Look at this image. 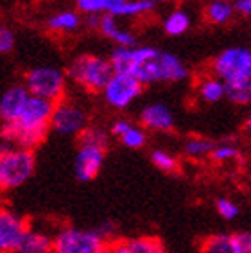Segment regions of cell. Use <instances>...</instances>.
<instances>
[{
	"instance_id": "obj_1",
	"label": "cell",
	"mask_w": 251,
	"mask_h": 253,
	"mask_svg": "<svg viewBox=\"0 0 251 253\" xmlns=\"http://www.w3.org/2000/svg\"><path fill=\"white\" fill-rule=\"evenodd\" d=\"M54 112V102L31 95L25 102L18 119L9 124L0 126V136L13 147L33 151L45 140L50 129V117Z\"/></svg>"
},
{
	"instance_id": "obj_2",
	"label": "cell",
	"mask_w": 251,
	"mask_h": 253,
	"mask_svg": "<svg viewBox=\"0 0 251 253\" xmlns=\"http://www.w3.org/2000/svg\"><path fill=\"white\" fill-rule=\"evenodd\" d=\"M79 138V149L74 162V172L79 181L95 180L102 169L108 149V133L101 127L88 126Z\"/></svg>"
},
{
	"instance_id": "obj_3",
	"label": "cell",
	"mask_w": 251,
	"mask_h": 253,
	"mask_svg": "<svg viewBox=\"0 0 251 253\" xmlns=\"http://www.w3.org/2000/svg\"><path fill=\"white\" fill-rule=\"evenodd\" d=\"M67 79L74 81L86 92L101 93L102 88L106 86L110 78L113 76V70L110 67V61L97 54H79L74 58L67 68Z\"/></svg>"
},
{
	"instance_id": "obj_4",
	"label": "cell",
	"mask_w": 251,
	"mask_h": 253,
	"mask_svg": "<svg viewBox=\"0 0 251 253\" xmlns=\"http://www.w3.org/2000/svg\"><path fill=\"white\" fill-rule=\"evenodd\" d=\"M108 241L97 230L63 226L52 237L50 253H106Z\"/></svg>"
},
{
	"instance_id": "obj_5",
	"label": "cell",
	"mask_w": 251,
	"mask_h": 253,
	"mask_svg": "<svg viewBox=\"0 0 251 253\" xmlns=\"http://www.w3.org/2000/svg\"><path fill=\"white\" fill-rule=\"evenodd\" d=\"M67 74L58 67H34L25 74V90L33 97L45 99L50 102H59L65 99L67 92Z\"/></svg>"
},
{
	"instance_id": "obj_6",
	"label": "cell",
	"mask_w": 251,
	"mask_h": 253,
	"mask_svg": "<svg viewBox=\"0 0 251 253\" xmlns=\"http://www.w3.org/2000/svg\"><path fill=\"white\" fill-rule=\"evenodd\" d=\"M36 169V156L33 151L11 147L0 156V192L15 190L33 178Z\"/></svg>"
},
{
	"instance_id": "obj_7",
	"label": "cell",
	"mask_w": 251,
	"mask_h": 253,
	"mask_svg": "<svg viewBox=\"0 0 251 253\" xmlns=\"http://www.w3.org/2000/svg\"><path fill=\"white\" fill-rule=\"evenodd\" d=\"M213 76L222 83L251 81V52L246 47H230L215 56L212 63Z\"/></svg>"
},
{
	"instance_id": "obj_8",
	"label": "cell",
	"mask_w": 251,
	"mask_h": 253,
	"mask_svg": "<svg viewBox=\"0 0 251 253\" xmlns=\"http://www.w3.org/2000/svg\"><path fill=\"white\" fill-rule=\"evenodd\" d=\"M88 127L86 110L76 101L61 99L54 104L50 129L63 136H79Z\"/></svg>"
},
{
	"instance_id": "obj_9",
	"label": "cell",
	"mask_w": 251,
	"mask_h": 253,
	"mask_svg": "<svg viewBox=\"0 0 251 253\" xmlns=\"http://www.w3.org/2000/svg\"><path fill=\"white\" fill-rule=\"evenodd\" d=\"M142 83L129 74H113L106 86L102 88V97L113 110H126L142 95Z\"/></svg>"
},
{
	"instance_id": "obj_10",
	"label": "cell",
	"mask_w": 251,
	"mask_h": 253,
	"mask_svg": "<svg viewBox=\"0 0 251 253\" xmlns=\"http://www.w3.org/2000/svg\"><path fill=\"white\" fill-rule=\"evenodd\" d=\"M27 230L29 224L18 212L0 205V253L18 252Z\"/></svg>"
},
{
	"instance_id": "obj_11",
	"label": "cell",
	"mask_w": 251,
	"mask_h": 253,
	"mask_svg": "<svg viewBox=\"0 0 251 253\" xmlns=\"http://www.w3.org/2000/svg\"><path fill=\"white\" fill-rule=\"evenodd\" d=\"M174 113L167 104L164 102H151L145 104L140 112V124L142 129H149V131L165 133L170 131L174 127Z\"/></svg>"
},
{
	"instance_id": "obj_12",
	"label": "cell",
	"mask_w": 251,
	"mask_h": 253,
	"mask_svg": "<svg viewBox=\"0 0 251 253\" xmlns=\"http://www.w3.org/2000/svg\"><path fill=\"white\" fill-rule=\"evenodd\" d=\"M29 97L31 95L25 90L24 84H13V86L7 88L0 95V122L2 124L15 122Z\"/></svg>"
},
{
	"instance_id": "obj_13",
	"label": "cell",
	"mask_w": 251,
	"mask_h": 253,
	"mask_svg": "<svg viewBox=\"0 0 251 253\" xmlns=\"http://www.w3.org/2000/svg\"><path fill=\"white\" fill-rule=\"evenodd\" d=\"M111 135L121 138V142L129 149H140L145 146L147 142V135L145 129H142L140 126H136L133 122H129L127 119H117L111 124Z\"/></svg>"
},
{
	"instance_id": "obj_14",
	"label": "cell",
	"mask_w": 251,
	"mask_h": 253,
	"mask_svg": "<svg viewBox=\"0 0 251 253\" xmlns=\"http://www.w3.org/2000/svg\"><path fill=\"white\" fill-rule=\"evenodd\" d=\"M97 31H99L102 36H106L108 40H111L113 43H117V47H136V38L129 31L122 29L121 25L117 24L115 16L102 13V15L99 16Z\"/></svg>"
},
{
	"instance_id": "obj_15",
	"label": "cell",
	"mask_w": 251,
	"mask_h": 253,
	"mask_svg": "<svg viewBox=\"0 0 251 253\" xmlns=\"http://www.w3.org/2000/svg\"><path fill=\"white\" fill-rule=\"evenodd\" d=\"M52 248V237L43 232V230H34L29 228L25 234L22 246L18 252L22 253H50Z\"/></svg>"
},
{
	"instance_id": "obj_16",
	"label": "cell",
	"mask_w": 251,
	"mask_h": 253,
	"mask_svg": "<svg viewBox=\"0 0 251 253\" xmlns=\"http://www.w3.org/2000/svg\"><path fill=\"white\" fill-rule=\"evenodd\" d=\"M81 15L72 9L59 11L47 20V27L54 33H74L81 27Z\"/></svg>"
},
{
	"instance_id": "obj_17",
	"label": "cell",
	"mask_w": 251,
	"mask_h": 253,
	"mask_svg": "<svg viewBox=\"0 0 251 253\" xmlns=\"http://www.w3.org/2000/svg\"><path fill=\"white\" fill-rule=\"evenodd\" d=\"M233 5L230 0H210L205 7V18L213 25H226L233 18Z\"/></svg>"
},
{
	"instance_id": "obj_18",
	"label": "cell",
	"mask_w": 251,
	"mask_h": 253,
	"mask_svg": "<svg viewBox=\"0 0 251 253\" xmlns=\"http://www.w3.org/2000/svg\"><path fill=\"white\" fill-rule=\"evenodd\" d=\"M198 95L203 102L208 104H215L221 99H224V83L215 76H208L201 79L198 84Z\"/></svg>"
},
{
	"instance_id": "obj_19",
	"label": "cell",
	"mask_w": 251,
	"mask_h": 253,
	"mask_svg": "<svg viewBox=\"0 0 251 253\" xmlns=\"http://www.w3.org/2000/svg\"><path fill=\"white\" fill-rule=\"evenodd\" d=\"M155 2H151V0H124L119 7H117L111 16H144V15H149L151 11L155 9Z\"/></svg>"
},
{
	"instance_id": "obj_20",
	"label": "cell",
	"mask_w": 251,
	"mask_h": 253,
	"mask_svg": "<svg viewBox=\"0 0 251 253\" xmlns=\"http://www.w3.org/2000/svg\"><path fill=\"white\" fill-rule=\"evenodd\" d=\"M190 16L183 9H174L164 22V31L170 36H181L190 29Z\"/></svg>"
},
{
	"instance_id": "obj_21",
	"label": "cell",
	"mask_w": 251,
	"mask_h": 253,
	"mask_svg": "<svg viewBox=\"0 0 251 253\" xmlns=\"http://www.w3.org/2000/svg\"><path fill=\"white\" fill-rule=\"evenodd\" d=\"M213 146H215V144H213L212 140L205 138V136H190V138L185 140L183 151H185V155L190 156V158L201 160L205 156H210Z\"/></svg>"
},
{
	"instance_id": "obj_22",
	"label": "cell",
	"mask_w": 251,
	"mask_h": 253,
	"mask_svg": "<svg viewBox=\"0 0 251 253\" xmlns=\"http://www.w3.org/2000/svg\"><path fill=\"white\" fill-rule=\"evenodd\" d=\"M224 97L233 104L244 106L251 101V81H239V83L224 84Z\"/></svg>"
},
{
	"instance_id": "obj_23",
	"label": "cell",
	"mask_w": 251,
	"mask_h": 253,
	"mask_svg": "<svg viewBox=\"0 0 251 253\" xmlns=\"http://www.w3.org/2000/svg\"><path fill=\"white\" fill-rule=\"evenodd\" d=\"M126 243L129 246L131 253H167L162 241L151 237V235H140V237H135Z\"/></svg>"
},
{
	"instance_id": "obj_24",
	"label": "cell",
	"mask_w": 251,
	"mask_h": 253,
	"mask_svg": "<svg viewBox=\"0 0 251 253\" xmlns=\"http://www.w3.org/2000/svg\"><path fill=\"white\" fill-rule=\"evenodd\" d=\"M210 158L217 164H232L241 158V149L235 146V144H230V142H222V144H215L210 153Z\"/></svg>"
},
{
	"instance_id": "obj_25",
	"label": "cell",
	"mask_w": 251,
	"mask_h": 253,
	"mask_svg": "<svg viewBox=\"0 0 251 253\" xmlns=\"http://www.w3.org/2000/svg\"><path fill=\"white\" fill-rule=\"evenodd\" d=\"M151 162L156 169H160L162 172H174L178 170V158L172 153L165 151V149H156L151 153Z\"/></svg>"
},
{
	"instance_id": "obj_26",
	"label": "cell",
	"mask_w": 251,
	"mask_h": 253,
	"mask_svg": "<svg viewBox=\"0 0 251 253\" xmlns=\"http://www.w3.org/2000/svg\"><path fill=\"white\" fill-rule=\"evenodd\" d=\"M203 253H230V234H215L205 239Z\"/></svg>"
},
{
	"instance_id": "obj_27",
	"label": "cell",
	"mask_w": 251,
	"mask_h": 253,
	"mask_svg": "<svg viewBox=\"0 0 251 253\" xmlns=\"http://www.w3.org/2000/svg\"><path fill=\"white\" fill-rule=\"evenodd\" d=\"M215 210H217V214L221 215L222 219H226V221L237 219L239 214H241L239 203H235V201L230 200V198H219V200H215Z\"/></svg>"
},
{
	"instance_id": "obj_28",
	"label": "cell",
	"mask_w": 251,
	"mask_h": 253,
	"mask_svg": "<svg viewBox=\"0 0 251 253\" xmlns=\"http://www.w3.org/2000/svg\"><path fill=\"white\" fill-rule=\"evenodd\" d=\"M230 253H251L250 232H235V234H230Z\"/></svg>"
},
{
	"instance_id": "obj_29",
	"label": "cell",
	"mask_w": 251,
	"mask_h": 253,
	"mask_svg": "<svg viewBox=\"0 0 251 253\" xmlns=\"http://www.w3.org/2000/svg\"><path fill=\"white\" fill-rule=\"evenodd\" d=\"M78 11L83 15H102L104 7H102V0H76Z\"/></svg>"
},
{
	"instance_id": "obj_30",
	"label": "cell",
	"mask_w": 251,
	"mask_h": 253,
	"mask_svg": "<svg viewBox=\"0 0 251 253\" xmlns=\"http://www.w3.org/2000/svg\"><path fill=\"white\" fill-rule=\"evenodd\" d=\"M15 33L7 25L0 24V54H7L15 47Z\"/></svg>"
},
{
	"instance_id": "obj_31",
	"label": "cell",
	"mask_w": 251,
	"mask_h": 253,
	"mask_svg": "<svg viewBox=\"0 0 251 253\" xmlns=\"http://www.w3.org/2000/svg\"><path fill=\"white\" fill-rule=\"evenodd\" d=\"M232 5L235 15H241L244 18H248L251 15V0H233Z\"/></svg>"
},
{
	"instance_id": "obj_32",
	"label": "cell",
	"mask_w": 251,
	"mask_h": 253,
	"mask_svg": "<svg viewBox=\"0 0 251 253\" xmlns=\"http://www.w3.org/2000/svg\"><path fill=\"white\" fill-rule=\"evenodd\" d=\"M106 253H131V250L126 241H121V243H113L111 246H108Z\"/></svg>"
},
{
	"instance_id": "obj_33",
	"label": "cell",
	"mask_w": 251,
	"mask_h": 253,
	"mask_svg": "<svg viewBox=\"0 0 251 253\" xmlns=\"http://www.w3.org/2000/svg\"><path fill=\"white\" fill-rule=\"evenodd\" d=\"M124 0H102V7H104V13L106 15H111L113 11L122 4Z\"/></svg>"
},
{
	"instance_id": "obj_34",
	"label": "cell",
	"mask_w": 251,
	"mask_h": 253,
	"mask_svg": "<svg viewBox=\"0 0 251 253\" xmlns=\"http://www.w3.org/2000/svg\"><path fill=\"white\" fill-rule=\"evenodd\" d=\"M11 147H13V146H11L9 142H7V140H4V138H2V136H0V156H2V155H5V153H7V151H9V149H11Z\"/></svg>"
},
{
	"instance_id": "obj_35",
	"label": "cell",
	"mask_w": 251,
	"mask_h": 253,
	"mask_svg": "<svg viewBox=\"0 0 251 253\" xmlns=\"http://www.w3.org/2000/svg\"><path fill=\"white\" fill-rule=\"evenodd\" d=\"M151 2H155V4H158V2H170V0H151Z\"/></svg>"
},
{
	"instance_id": "obj_36",
	"label": "cell",
	"mask_w": 251,
	"mask_h": 253,
	"mask_svg": "<svg viewBox=\"0 0 251 253\" xmlns=\"http://www.w3.org/2000/svg\"><path fill=\"white\" fill-rule=\"evenodd\" d=\"M16 253H22V252H16Z\"/></svg>"
}]
</instances>
